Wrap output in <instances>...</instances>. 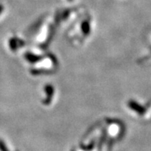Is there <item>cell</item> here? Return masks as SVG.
<instances>
[{
    "instance_id": "cell-1",
    "label": "cell",
    "mask_w": 151,
    "mask_h": 151,
    "mask_svg": "<svg viewBox=\"0 0 151 151\" xmlns=\"http://www.w3.org/2000/svg\"><path fill=\"white\" fill-rule=\"evenodd\" d=\"M2 6H0V12H2Z\"/></svg>"
}]
</instances>
